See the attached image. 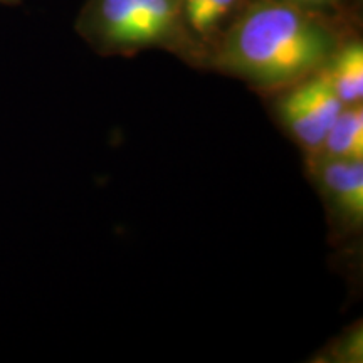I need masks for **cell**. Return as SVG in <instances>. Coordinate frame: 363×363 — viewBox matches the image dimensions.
Here are the masks:
<instances>
[{"label":"cell","mask_w":363,"mask_h":363,"mask_svg":"<svg viewBox=\"0 0 363 363\" xmlns=\"http://www.w3.org/2000/svg\"><path fill=\"white\" fill-rule=\"evenodd\" d=\"M333 38L291 2H259L227 35L220 62L261 86L293 84L321 69L333 54Z\"/></svg>","instance_id":"1"},{"label":"cell","mask_w":363,"mask_h":363,"mask_svg":"<svg viewBox=\"0 0 363 363\" xmlns=\"http://www.w3.org/2000/svg\"><path fill=\"white\" fill-rule=\"evenodd\" d=\"M96 19L113 44L143 45L169 38L179 19L177 0H101Z\"/></svg>","instance_id":"2"},{"label":"cell","mask_w":363,"mask_h":363,"mask_svg":"<svg viewBox=\"0 0 363 363\" xmlns=\"http://www.w3.org/2000/svg\"><path fill=\"white\" fill-rule=\"evenodd\" d=\"M343 108L345 104L320 72L281 99L279 115L299 143L311 152H318Z\"/></svg>","instance_id":"3"},{"label":"cell","mask_w":363,"mask_h":363,"mask_svg":"<svg viewBox=\"0 0 363 363\" xmlns=\"http://www.w3.org/2000/svg\"><path fill=\"white\" fill-rule=\"evenodd\" d=\"M316 169L333 206L345 219L360 224L363 219V160L320 157Z\"/></svg>","instance_id":"4"},{"label":"cell","mask_w":363,"mask_h":363,"mask_svg":"<svg viewBox=\"0 0 363 363\" xmlns=\"http://www.w3.org/2000/svg\"><path fill=\"white\" fill-rule=\"evenodd\" d=\"M321 74L345 106L360 104L363 98V48L352 43L337 54H331Z\"/></svg>","instance_id":"5"},{"label":"cell","mask_w":363,"mask_h":363,"mask_svg":"<svg viewBox=\"0 0 363 363\" xmlns=\"http://www.w3.org/2000/svg\"><path fill=\"white\" fill-rule=\"evenodd\" d=\"M316 153L321 157L363 160V110L360 104L343 108Z\"/></svg>","instance_id":"6"},{"label":"cell","mask_w":363,"mask_h":363,"mask_svg":"<svg viewBox=\"0 0 363 363\" xmlns=\"http://www.w3.org/2000/svg\"><path fill=\"white\" fill-rule=\"evenodd\" d=\"M234 4L235 0H202L201 6L189 19L190 26L197 33H208L224 19Z\"/></svg>","instance_id":"7"},{"label":"cell","mask_w":363,"mask_h":363,"mask_svg":"<svg viewBox=\"0 0 363 363\" xmlns=\"http://www.w3.org/2000/svg\"><path fill=\"white\" fill-rule=\"evenodd\" d=\"M286 2L301 4V6H318V4H326L331 2V0H286Z\"/></svg>","instance_id":"8"},{"label":"cell","mask_w":363,"mask_h":363,"mask_svg":"<svg viewBox=\"0 0 363 363\" xmlns=\"http://www.w3.org/2000/svg\"><path fill=\"white\" fill-rule=\"evenodd\" d=\"M0 2H16V0H0Z\"/></svg>","instance_id":"9"}]
</instances>
